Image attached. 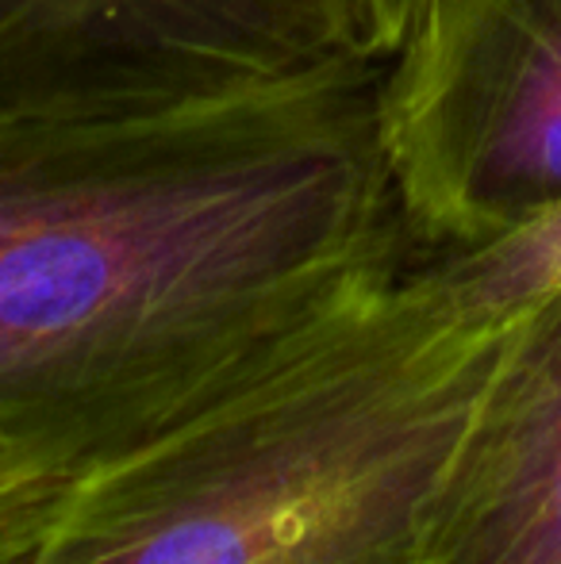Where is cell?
Listing matches in <instances>:
<instances>
[{
	"label": "cell",
	"mask_w": 561,
	"mask_h": 564,
	"mask_svg": "<svg viewBox=\"0 0 561 564\" xmlns=\"http://www.w3.org/2000/svg\"><path fill=\"white\" fill-rule=\"evenodd\" d=\"M385 66L0 119V480L136 438L423 258L385 158Z\"/></svg>",
	"instance_id": "1"
},
{
	"label": "cell",
	"mask_w": 561,
	"mask_h": 564,
	"mask_svg": "<svg viewBox=\"0 0 561 564\" xmlns=\"http://www.w3.org/2000/svg\"><path fill=\"white\" fill-rule=\"evenodd\" d=\"M412 265L136 438L0 480V564H412L504 341Z\"/></svg>",
	"instance_id": "2"
},
{
	"label": "cell",
	"mask_w": 561,
	"mask_h": 564,
	"mask_svg": "<svg viewBox=\"0 0 561 564\" xmlns=\"http://www.w3.org/2000/svg\"><path fill=\"white\" fill-rule=\"evenodd\" d=\"M381 139L420 253L561 200V0H400Z\"/></svg>",
	"instance_id": "3"
},
{
	"label": "cell",
	"mask_w": 561,
	"mask_h": 564,
	"mask_svg": "<svg viewBox=\"0 0 561 564\" xmlns=\"http://www.w3.org/2000/svg\"><path fill=\"white\" fill-rule=\"evenodd\" d=\"M389 58L374 0H0V119L136 116Z\"/></svg>",
	"instance_id": "4"
},
{
	"label": "cell",
	"mask_w": 561,
	"mask_h": 564,
	"mask_svg": "<svg viewBox=\"0 0 561 564\" xmlns=\"http://www.w3.org/2000/svg\"><path fill=\"white\" fill-rule=\"evenodd\" d=\"M412 564H561V296L504 330Z\"/></svg>",
	"instance_id": "5"
},
{
	"label": "cell",
	"mask_w": 561,
	"mask_h": 564,
	"mask_svg": "<svg viewBox=\"0 0 561 564\" xmlns=\"http://www.w3.org/2000/svg\"><path fill=\"white\" fill-rule=\"evenodd\" d=\"M412 276L457 327L504 335L561 296V200L473 246L423 253Z\"/></svg>",
	"instance_id": "6"
}]
</instances>
